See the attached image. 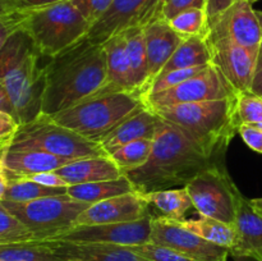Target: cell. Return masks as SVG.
<instances>
[{
	"label": "cell",
	"instance_id": "46",
	"mask_svg": "<svg viewBox=\"0 0 262 261\" xmlns=\"http://www.w3.org/2000/svg\"><path fill=\"white\" fill-rule=\"evenodd\" d=\"M8 186H9V176H8L7 169L3 164V160L0 159V202L4 201Z\"/></svg>",
	"mask_w": 262,
	"mask_h": 261
},
{
	"label": "cell",
	"instance_id": "26",
	"mask_svg": "<svg viewBox=\"0 0 262 261\" xmlns=\"http://www.w3.org/2000/svg\"><path fill=\"white\" fill-rule=\"evenodd\" d=\"M136 191L132 182L125 176L117 179L101 182H91V183L73 184L67 188V194L77 201L87 202V204H96L112 197L122 196V194L132 193Z\"/></svg>",
	"mask_w": 262,
	"mask_h": 261
},
{
	"label": "cell",
	"instance_id": "34",
	"mask_svg": "<svg viewBox=\"0 0 262 261\" xmlns=\"http://www.w3.org/2000/svg\"><path fill=\"white\" fill-rule=\"evenodd\" d=\"M209 66V64H207ZM194 67V68H187V69H177V71L168 72L165 74H161V76L156 77L152 82H151L150 86L146 89V91L142 94V100L145 101L146 97H148L150 95L158 94V92L165 91V90L171 89V87L178 86L182 82L187 81L188 78L193 77L194 74L200 73L202 69H205V67Z\"/></svg>",
	"mask_w": 262,
	"mask_h": 261
},
{
	"label": "cell",
	"instance_id": "30",
	"mask_svg": "<svg viewBox=\"0 0 262 261\" xmlns=\"http://www.w3.org/2000/svg\"><path fill=\"white\" fill-rule=\"evenodd\" d=\"M64 193H67V188H51V187L42 186L27 178H23V177L9 176V186H8L4 201L22 204V202H30L33 200L42 199V197L58 196V194Z\"/></svg>",
	"mask_w": 262,
	"mask_h": 261
},
{
	"label": "cell",
	"instance_id": "35",
	"mask_svg": "<svg viewBox=\"0 0 262 261\" xmlns=\"http://www.w3.org/2000/svg\"><path fill=\"white\" fill-rule=\"evenodd\" d=\"M237 113L241 124L262 123V97L253 92H239L237 95Z\"/></svg>",
	"mask_w": 262,
	"mask_h": 261
},
{
	"label": "cell",
	"instance_id": "14",
	"mask_svg": "<svg viewBox=\"0 0 262 261\" xmlns=\"http://www.w3.org/2000/svg\"><path fill=\"white\" fill-rule=\"evenodd\" d=\"M207 40L227 38L251 50L258 51L262 30L252 3L237 0L232 7L207 25Z\"/></svg>",
	"mask_w": 262,
	"mask_h": 261
},
{
	"label": "cell",
	"instance_id": "56",
	"mask_svg": "<svg viewBox=\"0 0 262 261\" xmlns=\"http://www.w3.org/2000/svg\"><path fill=\"white\" fill-rule=\"evenodd\" d=\"M64 261H74V260H64Z\"/></svg>",
	"mask_w": 262,
	"mask_h": 261
},
{
	"label": "cell",
	"instance_id": "39",
	"mask_svg": "<svg viewBox=\"0 0 262 261\" xmlns=\"http://www.w3.org/2000/svg\"><path fill=\"white\" fill-rule=\"evenodd\" d=\"M205 4H206V0H166L161 9V18L169 20L176 17L178 13L189 9V8L205 9Z\"/></svg>",
	"mask_w": 262,
	"mask_h": 261
},
{
	"label": "cell",
	"instance_id": "25",
	"mask_svg": "<svg viewBox=\"0 0 262 261\" xmlns=\"http://www.w3.org/2000/svg\"><path fill=\"white\" fill-rule=\"evenodd\" d=\"M207 64H211V55H210L206 36L197 35L184 37L181 45L177 48L170 59L163 67L159 76L177 71V69L194 68V67L207 66Z\"/></svg>",
	"mask_w": 262,
	"mask_h": 261
},
{
	"label": "cell",
	"instance_id": "28",
	"mask_svg": "<svg viewBox=\"0 0 262 261\" xmlns=\"http://www.w3.org/2000/svg\"><path fill=\"white\" fill-rule=\"evenodd\" d=\"M178 223L182 227L196 233L204 240L228 248L229 251L232 250L237 241V232H235L234 225L227 224V223L220 222L214 217L199 215V217L183 219Z\"/></svg>",
	"mask_w": 262,
	"mask_h": 261
},
{
	"label": "cell",
	"instance_id": "22",
	"mask_svg": "<svg viewBox=\"0 0 262 261\" xmlns=\"http://www.w3.org/2000/svg\"><path fill=\"white\" fill-rule=\"evenodd\" d=\"M9 176H30V174L55 171L68 164V159L53 155L40 150H8L2 158Z\"/></svg>",
	"mask_w": 262,
	"mask_h": 261
},
{
	"label": "cell",
	"instance_id": "9",
	"mask_svg": "<svg viewBox=\"0 0 262 261\" xmlns=\"http://www.w3.org/2000/svg\"><path fill=\"white\" fill-rule=\"evenodd\" d=\"M186 189L197 214L234 225L238 201L242 193L220 164H214L197 174L187 184Z\"/></svg>",
	"mask_w": 262,
	"mask_h": 261
},
{
	"label": "cell",
	"instance_id": "8",
	"mask_svg": "<svg viewBox=\"0 0 262 261\" xmlns=\"http://www.w3.org/2000/svg\"><path fill=\"white\" fill-rule=\"evenodd\" d=\"M3 205L25 224L35 240L49 241L76 225L77 217L91 204L77 201L69 194L48 196L30 202Z\"/></svg>",
	"mask_w": 262,
	"mask_h": 261
},
{
	"label": "cell",
	"instance_id": "15",
	"mask_svg": "<svg viewBox=\"0 0 262 261\" xmlns=\"http://www.w3.org/2000/svg\"><path fill=\"white\" fill-rule=\"evenodd\" d=\"M211 64L227 78L237 92L251 91L257 64V51L227 40H207Z\"/></svg>",
	"mask_w": 262,
	"mask_h": 261
},
{
	"label": "cell",
	"instance_id": "40",
	"mask_svg": "<svg viewBox=\"0 0 262 261\" xmlns=\"http://www.w3.org/2000/svg\"><path fill=\"white\" fill-rule=\"evenodd\" d=\"M238 135L242 137L246 145L256 153L262 154V130L252 124L242 123L238 128Z\"/></svg>",
	"mask_w": 262,
	"mask_h": 261
},
{
	"label": "cell",
	"instance_id": "36",
	"mask_svg": "<svg viewBox=\"0 0 262 261\" xmlns=\"http://www.w3.org/2000/svg\"><path fill=\"white\" fill-rule=\"evenodd\" d=\"M130 248L148 261H196L171 248L151 242L140 246H132Z\"/></svg>",
	"mask_w": 262,
	"mask_h": 261
},
{
	"label": "cell",
	"instance_id": "18",
	"mask_svg": "<svg viewBox=\"0 0 262 261\" xmlns=\"http://www.w3.org/2000/svg\"><path fill=\"white\" fill-rule=\"evenodd\" d=\"M234 228L237 241L229 251L230 255L262 261V215L243 194L238 201Z\"/></svg>",
	"mask_w": 262,
	"mask_h": 261
},
{
	"label": "cell",
	"instance_id": "21",
	"mask_svg": "<svg viewBox=\"0 0 262 261\" xmlns=\"http://www.w3.org/2000/svg\"><path fill=\"white\" fill-rule=\"evenodd\" d=\"M55 171L69 186L110 181L123 176L120 169L109 155L90 156V158L72 160Z\"/></svg>",
	"mask_w": 262,
	"mask_h": 261
},
{
	"label": "cell",
	"instance_id": "57",
	"mask_svg": "<svg viewBox=\"0 0 262 261\" xmlns=\"http://www.w3.org/2000/svg\"><path fill=\"white\" fill-rule=\"evenodd\" d=\"M165 2H166V0H164V3H165ZM163 5H164V4H163Z\"/></svg>",
	"mask_w": 262,
	"mask_h": 261
},
{
	"label": "cell",
	"instance_id": "1",
	"mask_svg": "<svg viewBox=\"0 0 262 261\" xmlns=\"http://www.w3.org/2000/svg\"><path fill=\"white\" fill-rule=\"evenodd\" d=\"M106 58L101 45L87 38L49 58L41 114L54 117L96 94L106 84Z\"/></svg>",
	"mask_w": 262,
	"mask_h": 261
},
{
	"label": "cell",
	"instance_id": "41",
	"mask_svg": "<svg viewBox=\"0 0 262 261\" xmlns=\"http://www.w3.org/2000/svg\"><path fill=\"white\" fill-rule=\"evenodd\" d=\"M22 177L30 179V181L36 182L38 184H42V186L51 187V188H68L69 187V184L56 171H43V173H36Z\"/></svg>",
	"mask_w": 262,
	"mask_h": 261
},
{
	"label": "cell",
	"instance_id": "11",
	"mask_svg": "<svg viewBox=\"0 0 262 261\" xmlns=\"http://www.w3.org/2000/svg\"><path fill=\"white\" fill-rule=\"evenodd\" d=\"M164 0H113L107 12L91 26L86 38L101 45L132 26L145 27L161 18Z\"/></svg>",
	"mask_w": 262,
	"mask_h": 261
},
{
	"label": "cell",
	"instance_id": "19",
	"mask_svg": "<svg viewBox=\"0 0 262 261\" xmlns=\"http://www.w3.org/2000/svg\"><path fill=\"white\" fill-rule=\"evenodd\" d=\"M63 260L74 261H148L128 246L110 243H71L48 241Z\"/></svg>",
	"mask_w": 262,
	"mask_h": 261
},
{
	"label": "cell",
	"instance_id": "49",
	"mask_svg": "<svg viewBox=\"0 0 262 261\" xmlns=\"http://www.w3.org/2000/svg\"><path fill=\"white\" fill-rule=\"evenodd\" d=\"M250 201L252 204V206L262 215V197H260V199H251Z\"/></svg>",
	"mask_w": 262,
	"mask_h": 261
},
{
	"label": "cell",
	"instance_id": "6",
	"mask_svg": "<svg viewBox=\"0 0 262 261\" xmlns=\"http://www.w3.org/2000/svg\"><path fill=\"white\" fill-rule=\"evenodd\" d=\"M23 28L41 55L53 58L86 38L91 25L71 0L38 8H27Z\"/></svg>",
	"mask_w": 262,
	"mask_h": 261
},
{
	"label": "cell",
	"instance_id": "50",
	"mask_svg": "<svg viewBox=\"0 0 262 261\" xmlns=\"http://www.w3.org/2000/svg\"><path fill=\"white\" fill-rule=\"evenodd\" d=\"M260 69H262V40L260 42V46H258L257 64H256V71H260Z\"/></svg>",
	"mask_w": 262,
	"mask_h": 261
},
{
	"label": "cell",
	"instance_id": "29",
	"mask_svg": "<svg viewBox=\"0 0 262 261\" xmlns=\"http://www.w3.org/2000/svg\"><path fill=\"white\" fill-rule=\"evenodd\" d=\"M0 261H64L48 241L28 240L0 245Z\"/></svg>",
	"mask_w": 262,
	"mask_h": 261
},
{
	"label": "cell",
	"instance_id": "27",
	"mask_svg": "<svg viewBox=\"0 0 262 261\" xmlns=\"http://www.w3.org/2000/svg\"><path fill=\"white\" fill-rule=\"evenodd\" d=\"M141 196L147 202L148 206H154L160 212L159 216L168 217L176 222L186 219L187 212L194 209L193 202L186 187L160 189V191L143 193Z\"/></svg>",
	"mask_w": 262,
	"mask_h": 261
},
{
	"label": "cell",
	"instance_id": "13",
	"mask_svg": "<svg viewBox=\"0 0 262 261\" xmlns=\"http://www.w3.org/2000/svg\"><path fill=\"white\" fill-rule=\"evenodd\" d=\"M151 243L165 246L196 261H227L229 250L209 242L176 220L152 216Z\"/></svg>",
	"mask_w": 262,
	"mask_h": 261
},
{
	"label": "cell",
	"instance_id": "32",
	"mask_svg": "<svg viewBox=\"0 0 262 261\" xmlns=\"http://www.w3.org/2000/svg\"><path fill=\"white\" fill-rule=\"evenodd\" d=\"M168 23L182 37L206 35L207 18L205 9L201 8H189L183 10L169 19Z\"/></svg>",
	"mask_w": 262,
	"mask_h": 261
},
{
	"label": "cell",
	"instance_id": "31",
	"mask_svg": "<svg viewBox=\"0 0 262 261\" xmlns=\"http://www.w3.org/2000/svg\"><path fill=\"white\" fill-rule=\"evenodd\" d=\"M152 147L154 140H137L117 148L109 156L124 174L146 164L150 158Z\"/></svg>",
	"mask_w": 262,
	"mask_h": 261
},
{
	"label": "cell",
	"instance_id": "53",
	"mask_svg": "<svg viewBox=\"0 0 262 261\" xmlns=\"http://www.w3.org/2000/svg\"><path fill=\"white\" fill-rule=\"evenodd\" d=\"M256 14H257V18H258V20H260L261 30H262V10H256Z\"/></svg>",
	"mask_w": 262,
	"mask_h": 261
},
{
	"label": "cell",
	"instance_id": "44",
	"mask_svg": "<svg viewBox=\"0 0 262 261\" xmlns=\"http://www.w3.org/2000/svg\"><path fill=\"white\" fill-rule=\"evenodd\" d=\"M0 112L8 113V114L13 115V117L17 119V114H15L14 106H13V102L10 100L9 94H8V90L5 87V84L3 83V81H0Z\"/></svg>",
	"mask_w": 262,
	"mask_h": 261
},
{
	"label": "cell",
	"instance_id": "48",
	"mask_svg": "<svg viewBox=\"0 0 262 261\" xmlns=\"http://www.w3.org/2000/svg\"><path fill=\"white\" fill-rule=\"evenodd\" d=\"M67 2V0H23L26 8H38V7H45V5L55 4V3Z\"/></svg>",
	"mask_w": 262,
	"mask_h": 261
},
{
	"label": "cell",
	"instance_id": "42",
	"mask_svg": "<svg viewBox=\"0 0 262 261\" xmlns=\"http://www.w3.org/2000/svg\"><path fill=\"white\" fill-rule=\"evenodd\" d=\"M19 128V123L13 115L0 112V142H10Z\"/></svg>",
	"mask_w": 262,
	"mask_h": 261
},
{
	"label": "cell",
	"instance_id": "37",
	"mask_svg": "<svg viewBox=\"0 0 262 261\" xmlns=\"http://www.w3.org/2000/svg\"><path fill=\"white\" fill-rule=\"evenodd\" d=\"M71 3L92 26L107 12L113 0H71Z\"/></svg>",
	"mask_w": 262,
	"mask_h": 261
},
{
	"label": "cell",
	"instance_id": "17",
	"mask_svg": "<svg viewBox=\"0 0 262 261\" xmlns=\"http://www.w3.org/2000/svg\"><path fill=\"white\" fill-rule=\"evenodd\" d=\"M143 32H145L146 53H147L148 78L147 83L141 91V97L146 89L150 86L151 82L159 76L163 67L170 59V56L184 38L179 33H177L170 27L168 20L164 18H158L147 23L143 27Z\"/></svg>",
	"mask_w": 262,
	"mask_h": 261
},
{
	"label": "cell",
	"instance_id": "52",
	"mask_svg": "<svg viewBox=\"0 0 262 261\" xmlns=\"http://www.w3.org/2000/svg\"><path fill=\"white\" fill-rule=\"evenodd\" d=\"M234 261H256L251 257H246V256H233Z\"/></svg>",
	"mask_w": 262,
	"mask_h": 261
},
{
	"label": "cell",
	"instance_id": "24",
	"mask_svg": "<svg viewBox=\"0 0 262 261\" xmlns=\"http://www.w3.org/2000/svg\"><path fill=\"white\" fill-rule=\"evenodd\" d=\"M123 35L125 38V51H127L133 90L141 95V91L146 86L148 78L147 53H146L143 27L132 26L123 31Z\"/></svg>",
	"mask_w": 262,
	"mask_h": 261
},
{
	"label": "cell",
	"instance_id": "33",
	"mask_svg": "<svg viewBox=\"0 0 262 261\" xmlns=\"http://www.w3.org/2000/svg\"><path fill=\"white\" fill-rule=\"evenodd\" d=\"M35 240L32 233L0 202V245Z\"/></svg>",
	"mask_w": 262,
	"mask_h": 261
},
{
	"label": "cell",
	"instance_id": "10",
	"mask_svg": "<svg viewBox=\"0 0 262 261\" xmlns=\"http://www.w3.org/2000/svg\"><path fill=\"white\" fill-rule=\"evenodd\" d=\"M239 92L235 91L222 72L214 64H209L200 73L194 74L178 86L150 95L146 97L145 104L148 109L154 110L177 104L228 99L237 96Z\"/></svg>",
	"mask_w": 262,
	"mask_h": 261
},
{
	"label": "cell",
	"instance_id": "54",
	"mask_svg": "<svg viewBox=\"0 0 262 261\" xmlns=\"http://www.w3.org/2000/svg\"><path fill=\"white\" fill-rule=\"evenodd\" d=\"M252 125H255V127H257L258 129L262 130V123H255V124H252Z\"/></svg>",
	"mask_w": 262,
	"mask_h": 261
},
{
	"label": "cell",
	"instance_id": "12",
	"mask_svg": "<svg viewBox=\"0 0 262 261\" xmlns=\"http://www.w3.org/2000/svg\"><path fill=\"white\" fill-rule=\"evenodd\" d=\"M154 215L140 220L109 224L74 225L67 232L49 241L71 243H110L120 246H140L151 241V224Z\"/></svg>",
	"mask_w": 262,
	"mask_h": 261
},
{
	"label": "cell",
	"instance_id": "16",
	"mask_svg": "<svg viewBox=\"0 0 262 261\" xmlns=\"http://www.w3.org/2000/svg\"><path fill=\"white\" fill-rule=\"evenodd\" d=\"M147 215H151L148 204L138 192H132L91 204L77 217L76 225L135 222Z\"/></svg>",
	"mask_w": 262,
	"mask_h": 261
},
{
	"label": "cell",
	"instance_id": "20",
	"mask_svg": "<svg viewBox=\"0 0 262 261\" xmlns=\"http://www.w3.org/2000/svg\"><path fill=\"white\" fill-rule=\"evenodd\" d=\"M160 118L148 109L143 107L140 112L135 113L129 118L120 123L113 132H110L104 140L100 142L102 150L110 155L117 148L133 142L137 140H154L158 129Z\"/></svg>",
	"mask_w": 262,
	"mask_h": 261
},
{
	"label": "cell",
	"instance_id": "23",
	"mask_svg": "<svg viewBox=\"0 0 262 261\" xmlns=\"http://www.w3.org/2000/svg\"><path fill=\"white\" fill-rule=\"evenodd\" d=\"M106 58L107 81L99 92L114 91H133L130 81L129 64H128L127 51H125V38L123 32L113 36L101 44Z\"/></svg>",
	"mask_w": 262,
	"mask_h": 261
},
{
	"label": "cell",
	"instance_id": "5",
	"mask_svg": "<svg viewBox=\"0 0 262 261\" xmlns=\"http://www.w3.org/2000/svg\"><path fill=\"white\" fill-rule=\"evenodd\" d=\"M146 107L138 92H99L54 115L56 123L99 143L127 118Z\"/></svg>",
	"mask_w": 262,
	"mask_h": 261
},
{
	"label": "cell",
	"instance_id": "45",
	"mask_svg": "<svg viewBox=\"0 0 262 261\" xmlns=\"http://www.w3.org/2000/svg\"><path fill=\"white\" fill-rule=\"evenodd\" d=\"M26 9L23 0H0V17Z\"/></svg>",
	"mask_w": 262,
	"mask_h": 261
},
{
	"label": "cell",
	"instance_id": "55",
	"mask_svg": "<svg viewBox=\"0 0 262 261\" xmlns=\"http://www.w3.org/2000/svg\"><path fill=\"white\" fill-rule=\"evenodd\" d=\"M247 2H250V3H252V4H253V3H256V2H258V0H247Z\"/></svg>",
	"mask_w": 262,
	"mask_h": 261
},
{
	"label": "cell",
	"instance_id": "38",
	"mask_svg": "<svg viewBox=\"0 0 262 261\" xmlns=\"http://www.w3.org/2000/svg\"><path fill=\"white\" fill-rule=\"evenodd\" d=\"M26 17H27V8L12 14L0 17V51L5 46L10 37L14 35L17 31L23 28Z\"/></svg>",
	"mask_w": 262,
	"mask_h": 261
},
{
	"label": "cell",
	"instance_id": "4",
	"mask_svg": "<svg viewBox=\"0 0 262 261\" xmlns=\"http://www.w3.org/2000/svg\"><path fill=\"white\" fill-rule=\"evenodd\" d=\"M25 28L14 33L0 51V81L5 84L20 124L41 114L45 66Z\"/></svg>",
	"mask_w": 262,
	"mask_h": 261
},
{
	"label": "cell",
	"instance_id": "3",
	"mask_svg": "<svg viewBox=\"0 0 262 261\" xmlns=\"http://www.w3.org/2000/svg\"><path fill=\"white\" fill-rule=\"evenodd\" d=\"M152 112L164 122L178 128L211 159L227 151L241 125L237 96L170 105Z\"/></svg>",
	"mask_w": 262,
	"mask_h": 261
},
{
	"label": "cell",
	"instance_id": "7",
	"mask_svg": "<svg viewBox=\"0 0 262 261\" xmlns=\"http://www.w3.org/2000/svg\"><path fill=\"white\" fill-rule=\"evenodd\" d=\"M8 150H40L68 160L107 155L99 143L87 140L43 114L20 124Z\"/></svg>",
	"mask_w": 262,
	"mask_h": 261
},
{
	"label": "cell",
	"instance_id": "51",
	"mask_svg": "<svg viewBox=\"0 0 262 261\" xmlns=\"http://www.w3.org/2000/svg\"><path fill=\"white\" fill-rule=\"evenodd\" d=\"M8 146H9V143H8V142H0V159L3 158L4 153L7 151Z\"/></svg>",
	"mask_w": 262,
	"mask_h": 261
},
{
	"label": "cell",
	"instance_id": "47",
	"mask_svg": "<svg viewBox=\"0 0 262 261\" xmlns=\"http://www.w3.org/2000/svg\"><path fill=\"white\" fill-rule=\"evenodd\" d=\"M251 92L262 97V69L256 71L252 81V86H251Z\"/></svg>",
	"mask_w": 262,
	"mask_h": 261
},
{
	"label": "cell",
	"instance_id": "2",
	"mask_svg": "<svg viewBox=\"0 0 262 261\" xmlns=\"http://www.w3.org/2000/svg\"><path fill=\"white\" fill-rule=\"evenodd\" d=\"M214 164L215 159L209 158L183 132L160 119L148 160L123 176L132 182L138 193L143 194L186 187L197 174Z\"/></svg>",
	"mask_w": 262,
	"mask_h": 261
},
{
	"label": "cell",
	"instance_id": "43",
	"mask_svg": "<svg viewBox=\"0 0 262 261\" xmlns=\"http://www.w3.org/2000/svg\"><path fill=\"white\" fill-rule=\"evenodd\" d=\"M237 0H206L205 4V13H206L207 25L211 20H214L217 15L222 14L223 12L232 7Z\"/></svg>",
	"mask_w": 262,
	"mask_h": 261
}]
</instances>
